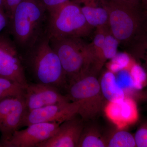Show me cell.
I'll return each instance as SVG.
<instances>
[{"mask_svg":"<svg viewBox=\"0 0 147 147\" xmlns=\"http://www.w3.org/2000/svg\"><path fill=\"white\" fill-rule=\"evenodd\" d=\"M109 13L110 31L130 52L143 55L147 37V17L143 10L115 0H100Z\"/></svg>","mask_w":147,"mask_h":147,"instance_id":"cell-1","label":"cell"},{"mask_svg":"<svg viewBox=\"0 0 147 147\" xmlns=\"http://www.w3.org/2000/svg\"><path fill=\"white\" fill-rule=\"evenodd\" d=\"M48 18L40 0H23L17 6L7 27L21 55L47 33Z\"/></svg>","mask_w":147,"mask_h":147,"instance_id":"cell-2","label":"cell"},{"mask_svg":"<svg viewBox=\"0 0 147 147\" xmlns=\"http://www.w3.org/2000/svg\"><path fill=\"white\" fill-rule=\"evenodd\" d=\"M21 56L25 71L36 83L67 89L66 76L59 58L50 45L47 33Z\"/></svg>","mask_w":147,"mask_h":147,"instance_id":"cell-3","label":"cell"},{"mask_svg":"<svg viewBox=\"0 0 147 147\" xmlns=\"http://www.w3.org/2000/svg\"><path fill=\"white\" fill-rule=\"evenodd\" d=\"M53 50L59 58L69 82L86 74L96 75L102 67L90 45L80 38H50Z\"/></svg>","mask_w":147,"mask_h":147,"instance_id":"cell-4","label":"cell"},{"mask_svg":"<svg viewBox=\"0 0 147 147\" xmlns=\"http://www.w3.org/2000/svg\"><path fill=\"white\" fill-rule=\"evenodd\" d=\"M93 29L87 23L80 5L73 1L48 11L47 34L50 38H84Z\"/></svg>","mask_w":147,"mask_h":147,"instance_id":"cell-5","label":"cell"},{"mask_svg":"<svg viewBox=\"0 0 147 147\" xmlns=\"http://www.w3.org/2000/svg\"><path fill=\"white\" fill-rule=\"evenodd\" d=\"M66 90L69 100L79 103L78 114L84 121L93 118L101 111L105 99L96 75L80 76L69 82Z\"/></svg>","mask_w":147,"mask_h":147,"instance_id":"cell-6","label":"cell"},{"mask_svg":"<svg viewBox=\"0 0 147 147\" xmlns=\"http://www.w3.org/2000/svg\"><path fill=\"white\" fill-rule=\"evenodd\" d=\"M0 77L25 87L28 84L21 54L7 33H0Z\"/></svg>","mask_w":147,"mask_h":147,"instance_id":"cell-7","label":"cell"},{"mask_svg":"<svg viewBox=\"0 0 147 147\" xmlns=\"http://www.w3.org/2000/svg\"><path fill=\"white\" fill-rule=\"evenodd\" d=\"M59 123L32 124L22 130H16L0 141V147H36L50 139L57 130Z\"/></svg>","mask_w":147,"mask_h":147,"instance_id":"cell-8","label":"cell"},{"mask_svg":"<svg viewBox=\"0 0 147 147\" xmlns=\"http://www.w3.org/2000/svg\"><path fill=\"white\" fill-rule=\"evenodd\" d=\"M79 108V104L78 102L70 101L26 111L20 127L40 123H61L77 115Z\"/></svg>","mask_w":147,"mask_h":147,"instance_id":"cell-9","label":"cell"},{"mask_svg":"<svg viewBox=\"0 0 147 147\" xmlns=\"http://www.w3.org/2000/svg\"><path fill=\"white\" fill-rule=\"evenodd\" d=\"M24 97L26 111L71 101L56 87L38 83H28L25 87Z\"/></svg>","mask_w":147,"mask_h":147,"instance_id":"cell-10","label":"cell"},{"mask_svg":"<svg viewBox=\"0 0 147 147\" xmlns=\"http://www.w3.org/2000/svg\"><path fill=\"white\" fill-rule=\"evenodd\" d=\"M78 115L62 123L52 137L36 147H78L84 127V120Z\"/></svg>","mask_w":147,"mask_h":147,"instance_id":"cell-11","label":"cell"},{"mask_svg":"<svg viewBox=\"0 0 147 147\" xmlns=\"http://www.w3.org/2000/svg\"><path fill=\"white\" fill-rule=\"evenodd\" d=\"M108 118L120 127L135 123L139 118V113L136 102L125 97L116 102H108L105 107Z\"/></svg>","mask_w":147,"mask_h":147,"instance_id":"cell-12","label":"cell"},{"mask_svg":"<svg viewBox=\"0 0 147 147\" xmlns=\"http://www.w3.org/2000/svg\"><path fill=\"white\" fill-rule=\"evenodd\" d=\"M79 4L87 23L94 29L107 26L109 13L100 0H72Z\"/></svg>","mask_w":147,"mask_h":147,"instance_id":"cell-13","label":"cell"},{"mask_svg":"<svg viewBox=\"0 0 147 147\" xmlns=\"http://www.w3.org/2000/svg\"><path fill=\"white\" fill-rule=\"evenodd\" d=\"M26 111L24 97L13 110L3 118L0 119V131L2 134V139L9 137L18 129Z\"/></svg>","mask_w":147,"mask_h":147,"instance_id":"cell-14","label":"cell"},{"mask_svg":"<svg viewBox=\"0 0 147 147\" xmlns=\"http://www.w3.org/2000/svg\"><path fill=\"white\" fill-rule=\"evenodd\" d=\"M99 83L102 94L108 102L119 101L125 97L123 90L119 86L112 72L108 71L104 74Z\"/></svg>","mask_w":147,"mask_h":147,"instance_id":"cell-15","label":"cell"},{"mask_svg":"<svg viewBox=\"0 0 147 147\" xmlns=\"http://www.w3.org/2000/svg\"><path fill=\"white\" fill-rule=\"evenodd\" d=\"M107 147V139L94 127H85L82 131L78 147Z\"/></svg>","mask_w":147,"mask_h":147,"instance_id":"cell-16","label":"cell"},{"mask_svg":"<svg viewBox=\"0 0 147 147\" xmlns=\"http://www.w3.org/2000/svg\"><path fill=\"white\" fill-rule=\"evenodd\" d=\"M25 86L9 79L0 77V100L9 97L23 96Z\"/></svg>","mask_w":147,"mask_h":147,"instance_id":"cell-17","label":"cell"},{"mask_svg":"<svg viewBox=\"0 0 147 147\" xmlns=\"http://www.w3.org/2000/svg\"><path fill=\"white\" fill-rule=\"evenodd\" d=\"M108 27V26H107L96 28L92 41L90 43L95 57L102 67L106 62L103 57V47L106 32Z\"/></svg>","mask_w":147,"mask_h":147,"instance_id":"cell-18","label":"cell"},{"mask_svg":"<svg viewBox=\"0 0 147 147\" xmlns=\"http://www.w3.org/2000/svg\"><path fill=\"white\" fill-rule=\"evenodd\" d=\"M108 147H136L134 136L128 131L121 130L116 131L107 139Z\"/></svg>","mask_w":147,"mask_h":147,"instance_id":"cell-19","label":"cell"},{"mask_svg":"<svg viewBox=\"0 0 147 147\" xmlns=\"http://www.w3.org/2000/svg\"><path fill=\"white\" fill-rule=\"evenodd\" d=\"M119 45L118 40L112 34L108 27L106 30L103 47V57L105 61L115 58L117 53Z\"/></svg>","mask_w":147,"mask_h":147,"instance_id":"cell-20","label":"cell"},{"mask_svg":"<svg viewBox=\"0 0 147 147\" xmlns=\"http://www.w3.org/2000/svg\"><path fill=\"white\" fill-rule=\"evenodd\" d=\"M24 98V96L9 97L0 100V119L5 117Z\"/></svg>","mask_w":147,"mask_h":147,"instance_id":"cell-21","label":"cell"},{"mask_svg":"<svg viewBox=\"0 0 147 147\" xmlns=\"http://www.w3.org/2000/svg\"><path fill=\"white\" fill-rule=\"evenodd\" d=\"M134 137L136 147H147V122L139 127Z\"/></svg>","mask_w":147,"mask_h":147,"instance_id":"cell-22","label":"cell"},{"mask_svg":"<svg viewBox=\"0 0 147 147\" xmlns=\"http://www.w3.org/2000/svg\"><path fill=\"white\" fill-rule=\"evenodd\" d=\"M3 6L6 13L10 19L15 9L23 0H2Z\"/></svg>","mask_w":147,"mask_h":147,"instance_id":"cell-23","label":"cell"},{"mask_svg":"<svg viewBox=\"0 0 147 147\" xmlns=\"http://www.w3.org/2000/svg\"><path fill=\"white\" fill-rule=\"evenodd\" d=\"M48 11L53 10L72 0H40Z\"/></svg>","mask_w":147,"mask_h":147,"instance_id":"cell-24","label":"cell"},{"mask_svg":"<svg viewBox=\"0 0 147 147\" xmlns=\"http://www.w3.org/2000/svg\"><path fill=\"white\" fill-rule=\"evenodd\" d=\"M9 21L3 7H0V33L4 29L8 26Z\"/></svg>","mask_w":147,"mask_h":147,"instance_id":"cell-25","label":"cell"},{"mask_svg":"<svg viewBox=\"0 0 147 147\" xmlns=\"http://www.w3.org/2000/svg\"><path fill=\"white\" fill-rule=\"evenodd\" d=\"M129 7L143 10L141 0H115Z\"/></svg>","mask_w":147,"mask_h":147,"instance_id":"cell-26","label":"cell"},{"mask_svg":"<svg viewBox=\"0 0 147 147\" xmlns=\"http://www.w3.org/2000/svg\"><path fill=\"white\" fill-rule=\"evenodd\" d=\"M142 9L144 13L147 11V0H141Z\"/></svg>","mask_w":147,"mask_h":147,"instance_id":"cell-27","label":"cell"},{"mask_svg":"<svg viewBox=\"0 0 147 147\" xmlns=\"http://www.w3.org/2000/svg\"><path fill=\"white\" fill-rule=\"evenodd\" d=\"M145 56V59L146 61V64L147 66V37L146 38V45H145V48L144 52V55Z\"/></svg>","mask_w":147,"mask_h":147,"instance_id":"cell-28","label":"cell"},{"mask_svg":"<svg viewBox=\"0 0 147 147\" xmlns=\"http://www.w3.org/2000/svg\"><path fill=\"white\" fill-rule=\"evenodd\" d=\"M145 13V16H146V17H147V12H145V13Z\"/></svg>","mask_w":147,"mask_h":147,"instance_id":"cell-29","label":"cell"}]
</instances>
